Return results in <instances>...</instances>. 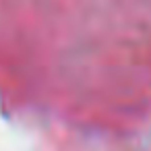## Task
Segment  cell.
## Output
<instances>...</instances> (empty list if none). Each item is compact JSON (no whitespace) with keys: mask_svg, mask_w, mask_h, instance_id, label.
<instances>
[]
</instances>
